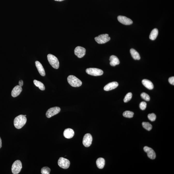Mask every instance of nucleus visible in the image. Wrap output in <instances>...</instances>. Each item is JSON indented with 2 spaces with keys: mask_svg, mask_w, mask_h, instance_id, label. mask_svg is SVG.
Listing matches in <instances>:
<instances>
[{
  "mask_svg": "<svg viewBox=\"0 0 174 174\" xmlns=\"http://www.w3.org/2000/svg\"><path fill=\"white\" fill-rule=\"evenodd\" d=\"M146 106H147V104L145 102H142L140 103L139 105L140 108V109L142 110H145L146 109Z\"/></svg>",
  "mask_w": 174,
  "mask_h": 174,
  "instance_id": "29",
  "label": "nucleus"
},
{
  "mask_svg": "<svg viewBox=\"0 0 174 174\" xmlns=\"http://www.w3.org/2000/svg\"><path fill=\"white\" fill-rule=\"evenodd\" d=\"M108 34H103L95 37V41L99 44H103L108 42L110 40Z\"/></svg>",
  "mask_w": 174,
  "mask_h": 174,
  "instance_id": "4",
  "label": "nucleus"
},
{
  "mask_svg": "<svg viewBox=\"0 0 174 174\" xmlns=\"http://www.w3.org/2000/svg\"><path fill=\"white\" fill-rule=\"evenodd\" d=\"M93 141L91 135L90 133H87L83 137V143L86 147H89L91 146Z\"/></svg>",
  "mask_w": 174,
  "mask_h": 174,
  "instance_id": "9",
  "label": "nucleus"
},
{
  "mask_svg": "<svg viewBox=\"0 0 174 174\" xmlns=\"http://www.w3.org/2000/svg\"><path fill=\"white\" fill-rule=\"evenodd\" d=\"M105 160L102 158H99L97 160L96 164L98 168L102 169L104 168L105 165Z\"/></svg>",
  "mask_w": 174,
  "mask_h": 174,
  "instance_id": "19",
  "label": "nucleus"
},
{
  "mask_svg": "<svg viewBox=\"0 0 174 174\" xmlns=\"http://www.w3.org/2000/svg\"><path fill=\"white\" fill-rule=\"evenodd\" d=\"M58 164L61 168L67 169L70 166V162L68 159L61 157L58 160Z\"/></svg>",
  "mask_w": 174,
  "mask_h": 174,
  "instance_id": "8",
  "label": "nucleus"
},
{
  "mask_svg": "<svg viewBox=\"0 0 174 174\" xmlns=\"http://www.w3.org/2000/svg\"><path fill=\"white\" fill-rule=\"evenodd\" d=\"M48 60L52 67L57 69L59 67V63L58 59L53 55L49 54L47 56Z\"/></svg>",
  "mask_w": 174,
  "mask_h": 174,
  "instance_id": "3",
  "label": "nucleus"
},
{
  "mask_svg": "<svg viewBox=\"0 0 174 174\" xmlns=\"http://www.w3.org/2000/svg\"><path fill=\"white\" fill-rule=\"evenodd\" d=\"M118 86V84L116 82H113L108 83L104 87V90L105 91H109L114 89Z\"/></svg>",
  "mask_w": 174,
  "mask_h": 174,
  "instance_id": "14",
  "label": "nucleus"
},
{
  "mask_svg": "<svg viewBox=\"0 0 174 174\" xmlns=\"http://www.w3.org/2000/svg\"><path fill=\"white\" fill-rule=\"evenodd\" d=\"M142 125L145 129L148 131H150L152 128V125L148 122H143L142 123Z\"/></svg>",
  "mask_w": 174,
  "mask_h": 174,
  "instance_id": "23",
  "label": "nucleus"
},
{
  "mask_svg": "<svg viewBox=\"0 0 174 174\" xmlns=\"http://www.w3.org/2000/svg\"><path fill=\"white\" fill-rule=\"evenodd\" d=\"M86 50L83 47L78 46L74 49V54L77 57L81 58L84 57L86 54Z\"/></svg>",
  "mask_w": 174,
  "mask_h": 174,
  "instance_id": "10",
  "label": "nucleus"
},
{
  "mask_svg": "<svg viewBox=\"0 0 174 174\" xmlns=\"http://www.w3.org/2000/svg\"><path fill=\"white\" fill-rule=\"evenodd\" d=\"M19 85L21 86V87H22L23 86V82L22 80H19Z\"/></svg>",
  "mask_w": 174,
  "mask_h": 174,
  "instance_id": "31",
  "label": "nucleus"
},
{
  "mask_svg": "<svg viewBox=\"0 0 174 174\" xmlns=\"http://www.w3.org/2000/svg\"><path fill=\"white\" fill-rule=\"evenodd\" d=\"M22 91V89L21 87L19 85L16 86L13 89L11 92L12 96L14 97H16L20 95Z\"/></svg>",
  "mask_w": 174,
  "mask_h": 174,
  "instance_id": "13",
  "label": "nucleus"
},
{
  "mask_svg": "<svg viewBox=\"0 0 174 174\" xmlns=\"http://www.w3.org/2000/svg\"><path fill=\"white\" fill-rule=\"evenodd\" d=\"M33 82L35 85L36 87H38L40 90H42V91H44L45 90V87L44 85L41 82L36 80H34L33 81Z\"/></svg>",
  "mask_w": 174,
  "mask_h": 174,
  "instance_id": "22",
  "label": "nucleus"
},
{
  "mask_svg": "<svg viewBox=\"0 0 174 174\" xmlns=\"http://www.w3.org/2000/svg\"><path fill=\"white\" fill-rule=\"evenodd\" d=\"M22 164L20 160L15 161L12 167L11 170L14 174H18L20 172L22 169Z\"/></svg>",
  "mask_w": 174,
  "mask_h": 174,
  "instance_id": "5",
  "label": "nucleus"
},
{
  "mask_svg": "<svg viewBox=\"0 0 174 174\" xmlns=\"http://www.w3.org/2000/svg\"><path fill=\"white\" fill-rule=\"evenodd\" d=\"M26 115H20L17 116L14 120V125L16 128L20 129L25 125L27 122Z\"/></svg>",
  "mask_w": 174,
  "mask_h": 174,
  "instance_id": "1",
  "label": "nucleus"
},
{
  "mask_svg": "<svg viewBox=\"0 0 174 174\" xmlns=\"http://www.w3.org/2000/svg\"><path fill=\"white\" fill-rule=\"evenodd\" d=\"M117 19L120 23L124 25H130L133 23V22L131 19L126 17L122 16H119L118 17Z\"/></svg>",
  "mask_w": 174,
  "mask_h": 174,
  "instance_id": "11",
  "label": "nucleus"
},
{
  "mask_svg": "<svg viewBox=\"0 0 174 174\" xmlns=\"http://www.w3.org/2000/svg\"><path fill=\"white\" fill-rule=\"evenodd\" d=\"M132 94L131 93H129L125 95V98L124 99V101L125 103H127L130 101L132 99Z\"/></svg>",
  "mask_w": 174,
  "mask_h": 174,
  "instance_id": "25",
  "label": "nucleus"
},
{
  "mask_svg": "<svg viewBox=\"0 0 174 174\" xmlns=\"http://www.w3.org/2000/svg\"><path fill=\"white\" fill-rule=\"evenodd\" d=\"M141 96L144 100L146 101H149L150 99V97L149 95L146 93L144 92L142 93L141 94Z\"/></svg>",
  "mask_w": 174,
  "mask_h": 174,
  "instance_id": "27",
  "label": "nucleus"
},
{
  "mask_svg": "<svg viewBox=\"0 0 174 174\" xmlns=\"http://www.w3.org/2000/svg\"><path fill=\"white\" fill-rule=\"evenodd\" d=\"M143 150L145 152L147 153V156L149 158L152 160L155 159L156 155L155 152L152 148L146 146L144 147Z\"/></svg>",
  "mask_w": 174,
  "mask_h": 174,
  "instance_id": "12",
  "label": "nucleus"
},
{
  "mask_svg": "<svg viewBox=\"0 0 174 174\" xmlns=\"http://www.w3.org/2000/svg\"><path fill=\"white\" fill-rule=\"evenodd\" d=\"M86 72L87 74L94 76L101 75L104 73L103 71L101 69L94 68L87 69H86Z\"/></svg>",
  "mask_w": 174,
  "mask_h": 174,
  "instance_id": "6",
  "label": "nucleus"
},
{
  "mask_svg": "<svg viewBox=\"0 0 174 174\" xmlns=\"http://www.w3.org/2000/svg\"><path fill=\"white\" fill-rule=\"evenodd\" d=\"M148 117L150 121L153 122L155 121L156 119V116L154 113L149 114L148 116Z\"/></svg>",
  "mask_w": 174,
  "mask_h": 174,
  "instance_id": "28",
  "label": "nucleus"
},
{
  "mask_svg": "<svg viewBox=\"0 0 174 174\" xmlns=\"http://www.w3.org/2000/svg\"><path fill=\"white\" fill-rule=\"evenodd\" d=\"M51 170L49 167H43L41 170V173L42 174H49Z\"/></svg>",
  "mask_w": 174,
  "mask_h": 174,
  "instance_id": "26",
  "label": "nucleus"
},
{
  "mask_svg": "<svg viewBox=\"0 0 174 174\" xmlns=\"http://www.w3.org/2000/svg\"><path fill=\"white\" fill-rule=\"evenodd\" d=\"M54 1H64V0H54Z\"/></svg>",
  "mask_w": 174,
  "mask_h": 174,
  "instance_id": "33",
  "label": "nucleus"
},
{
  "mask_svg": "<svg viewBox=\"0 0 174 174\" xmlns=\"http://www.w3.org/2000/svg\"><path fill=\"white\" fill-rule=\"evenodd\" d=\"M130 52L133 58L136 60H139L140 59V57L138 52L132 48L130 50Z\"/></svg>",
  "mask_w": 174,
  "mask_h": 174,
  "instance_id": "20",
  "label": "nucleus"
},
{
  "mask_svg": "<svg viewBox=\"0 0 174 174\" xmlns=\"http://www.w3.org/2000/svg\"><path fill=\"white\" fill-rule=\"evenodd\" d=\"M134 113L133 112L129 111H125L123 114V116L125 117L128 118H132L133 117Z\"/></svg>",
  "mask_w": 174,
  "mask_h": 174,
  "instance_id": "24",
  "label": "nucleus"
},
{
  "mask_svg": "<svg viewBox=\"0 0 174 174\" xmlns=\"http://www.w3.org/2000/svg\"><path fill=\"white\" fill-rule=\"evenodd\" d=\"M110 64L111 66H115L120 64V61L118 58L116 56L112 55L110 57Z\"/></svg>",
  "mask_w": 174,
  "mask_h": 174,
  "instance_id": "17",
  "label": "nucleus"
},
{
  "mask_svg": "<svg viewBox=\"0 0 174 174\" xmlns=\"http://www.w3.org/2000/svg\"><path fill=\"white\" fill-rule=\"evenodd\" d=\"M2 147V141H1V138L0 137V149Z\"/></svg>",
  "mask_w": 174,
  "mask_h": 174,
  "instance_id": "32",
  "label": "nucleus"
},
{
  "mask_svg": "<svg viewBox=\"0 0 174 174\" xmlns=\"http://www.w3.org/2000/svg\"><path fill=\"white\" fill-rule=\"evenodd\" d=\"M169 82L170 84H171L174 85V77H170L168 79Z\"/></svg>",
  "mask_w": 174,
  "mask_h": 174,
  "instance_id": "30",
  "label": "nucleus"
},
{
  "mask_svg": "<svg viewBox=\"0 0 174 174\" xmlns=\"http://www.w3.org/2000/svg\"><path fill=\"white\" fill-rule=\"evenodd\" d=\"M63 134L64 137L65 138L71 139L74 137V132L73 129L70 128L66 129L64 131Z\"/></svg>",
  "mask_w": 174,
  "mask_h": 174,
  "instance_id": "15",
  "label": "nucleus"
},
{
  "mask_svg": "<svg viewBox=\"0 0 174 174\" xmlns=\"http://www.w3.org/2000/svg\"><path fill=\"white\" fill-rule=\"evenodd\" d=\"M158 34L157 29L154 28L151 31L149 36V38L151 40H154L156 39Z\"/></svg>",
  "mask_w": 174,
  "mask_h": 174,
  "instance_id": "21",
  "label": "nucleus"
},
{
  "mask_svg": "<svg viewBox=\"0 0 174 174\" xmlns=\"http://www.w3.org/2000/svg\"><path fill=\"white\" fill-rule=\"evenodd\" d=\"M60 111V108L58 107H55L51 108L47 111L46 113V116L48 118H50L59 113Z\"/></svg>",
  "mask_w": 174,
  "mask_h": 174,
  "instance_id": "7",
  "label": "nucleus"
},
{
  "mask_svg": "<svg viewBox=\"0 0 174 174\" xmlns=\"http://www.w3.org/2000/svg\"><path fill=\"white\" fill-rule=\"evenodd\" d=\"M143 85L148 89L152 90L154 88V86L152 82L148 80L144 79L142 81Z\"/></svg>",
  "mask_w": 174,
  "mask_h": 174,
  "instance_id": "18",
  "label": "nucleus"
},
{
  "mask_svg": "<svg viewBox=\"0 0 174 174\" xmlns=\"http://www.w3.org/2000/svg\"><path fill=\"white\" fill-rule=\"evenodd\" d=\"M35 65L40 75L43 77L44 76L46 75L45 71L41 63L38 61H36Z\"/></svg>",
  "mask_w": 174,
  "mask_h": 174,
  "instance_id": "16",
  "label": "nucleus"
},
{
  "mask_svg": "<svg viewBox=\"0 0 174 174\" xmlns=\"http://www.w3.org/2000/svg\"><path fill=\"white\" fill-rule=\"evenodd\" d=\"M67 79L68 83L72 87H80L82 85L81 81L74 75H69Z\"/></svg>",
  "mask_w": 174,
  "mask_h": 174,
  "instance_id": "2",
  "label": "nucleus"
}]
</instances>
